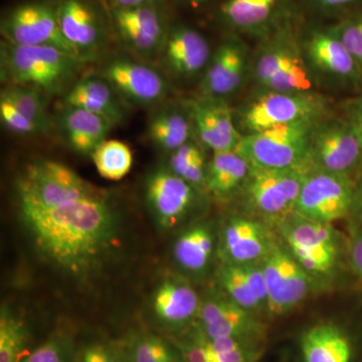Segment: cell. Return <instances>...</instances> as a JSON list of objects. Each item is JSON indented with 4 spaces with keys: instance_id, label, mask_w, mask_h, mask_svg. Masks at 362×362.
<instances>
[{
    "instance_id": "6da1fadb",
    "label": "cell",
    "mask_w": 362,
    "mask_h": 362,
    "mask_svg": "<svg viewBox=\"0 0 362 362\" xmlns=\"http://www.w3.org/2000/svg\"><path fill=\"white\" fill-rule=\"evenodd\" d=\"M40 256L71 277L96 271L120 239V216L108 192L93 187L47 206H18Z\"/></svg>"
},
{
    "instance_id": "7a4b0ae2",
    "label": "cell",
    "mask_w": 362,
    "mask_h": 362,
    "mask_svg": "<svg viewBox=\"0 0 362 362\" xmlns=\"http://www.w3.org/2000/svg\"><path fill=\"white\" fill-rule=\"evenodd\" d=\"M85 63L52 45H18L1 40L0 71L4 85L33 88L47 97L65 96Z\"/></svg>"
},
{
    "instance_id": "3957f363",
    "label": "cell",
    "mask_w": 362,
    "mask_h": 362,
    "mask_svg": "<svg viewBox=\"0 0 362 362\" xmlns=\"http://www.w3.org/2000/svg\"><path fill=\"white\" fill-rule=\"evenodd\" d=\"M317 123L286 124L247 133L235 150L255 168L285 169L306 165L310 136Z\"/></svg>"
},
{
    "instance_id": "277c9868",
    "label": "cell",
    "mask_w": 362,
    "mask_h": 362,
    "mask_svg": "<svg viewBox=\"0 0 362 362\" xmlns=\"http://www.w3.org/2000/svg\"><path fill=\"white\" fill-rule=\"evenodd\" d=\"M302 54L291 30L282 26L259 52L254 65L255 78L266 92L310 90L311 76Z\"/></svg>"
},
{
    "instance_id": "5b68a950",
    "label": "cell",
    "mask_w": 362,
    "mask_h": 362,
    "mask_svg": "<svg viewBox=\"0 0 362 362\" xmlns=\"http://www.w3.org/2000/svg\"><path fill=\"white\" fill-rule=\"evenodd\" d=\"M97 74L110 83L128 107L158 106L170 90L163 73L148 62L126 54H117L105 59Z\"/></svg>"
},
{
    "instance_id": "8992f818",
    "label": "cell",
    "mask_w": 362,
    "mask_h": 362,
    "mask_svg": "<svg viewBox=\"0 0 362 362\" xmlns=\"http://www.w3.org/2000/svg\"><path fill=\"white\" fill-rule=\"evenodd\" d=\"M2 40L18 45H52L71 56L59 21V0H30L9 9L0 23Z\"/></svg>"
},
{
    "instance_id": "52a82bcc",
    "label": "cell",
    "mask_w": 362,
    "mask_h": 362,
    "mask_svg": "<svg viewBox=\"0 0 362 362\" xmlns=\"http://www.w3.org/2000/svg\"><path fill=\"white\" fill-rule=\"evenodd\" d=\"M327 110L321 95L307 92H266L242 112V124L247 132L298 122H318Z\"/></svg>"
},
{
    "instance_id": "ba28073f",
    "label": "cell",
    "mask_w": 362,
    "mask_h": 362,
    "mask_svg": "<svg viewBox=\"0 0 362 362\" xmlns=\"http://www.w3.org/2000/svg\"><path fill=\"white\" fill-rule=\"evenodd\" d=\"M362 150L357 124L351 120L317 123L312 130L306 165L311 171L349 175Z\"/></svg>"
},
{
    "instance_id": "9c48e42d",
    "label": "cell",
    "mask_w": 362,
    "mask_h": 362,
    "mask_svg": "<svg viewBox=\"0 0 362 362\" xmlns=\"http://www.w3.org/2000/svg\"><path fill=\"white\" fill-rule=\"evenodd\" d=\"M310 171L306 165L285 169L251 166L243 185L247 204L267 216L294 213L298 197Z\"/></svg>"
},
{
    "instance_id": "30bf717a",
    "label": "cell",
    "mask_w": 362,
    "mask_h": 362,
    "mask_svg": "<svg viewBox=\"0 0 362 362\" xmlns=\"http://www.w3.org/2000/svg\"><path fill=\"white\" fill-rule=\"evenodd\" d=\"M354 197L356 187L349 175L310 171L304 181L293 214L331 225L351 213Z\"/></svg>"
},
{
    "instance_id": "8fae6325",
    "label": "cell",
    "mask_w": 362,
    "mask_h": 362,
    "mask_svg": "<svg viewBox=\"0 0 362 362\" xmlns=\"http://www.w3.org/2000/svg\"><path fill=\"white\" fill-rule=\"evenodd\" d=\"M110 21L117 39L136 58H159L170 28L164 6L110 9Z\"/></svg>"
},
{
    "instance_id": "7c38bea8",
    "label": "cell",
    "mask_w": 362,
    "mask_h": 362,
    "mask_svg": "<svg viewBox=\"0 0 362 362\" xmlns=\"http://www.w3.org/2000/svg\"><path fill=\"white\" fill-rule=\"evenodd\" d=\"M62 33L83 63L103 54L109 40V25L93 0H59Z\"/></svg>"
},
{
    "instance_id": "4fadbf2b",
    "label": "cell",
    "mask_w": 362,
    "mask_h": 362,
    "mask_svg": "<svg viewBox=\"0 0 362 362\" xmlns=\"http://www.w3.org/2000/svg\"><path fill=\"white\" fill-rule=\"evenodd\" d=\"M259 266L265 278L266 306L274 315L291 311L310 291V274L282 247L274 244Z\"/></svg>"
},
{
    "instance_id": "5bb4252c",
    "label": "cell",
    "mask_w": 362,
    "mask_h": 362,
    "mask_svg": "<svg viewBox=\"0 0 362 362\" xmlns=\"http://www.w3.org/2000/svg\"><path fill=\"white\" fill-rule=\"evenodd\" d=\"M197 192L168 165L154 169L145 181V199L163 228H175L189 214L197 202Z\"/></svg>"
},
{
    "instance_id": "9a60e30c",
    "label": "cell",
    "mask_w": 362,
    "mask_h": 362,
    "mask_svg": "<svg viewBox=\"0 0 362 362\" xmlns=\"http://www.w3.org/2000/svg\"><path fill=\"white\" fill-rule=\"evenodd\" d=\"M211 58V47L199 30L185 25H170L159 59L169 75L192 78L204 74Z\"/></svg>"
},
{
    "instance_id": "2e32d148",
    "label": "cell",
    "mask_w": 362,
    "mask_h": 362,
    "mask_svg": "<svg viewBox=\"0 0 362 362\" xmlns=\"http://www.w3.org/2000/svg\"><path fill=\"white\" fill-rule=\"evenodd\" d=\"M187 105L194 132L202 144L214 152L237 148L243 136L237 129L232 109L225 99L202 96Z\"/></svg>"
},
{
    "instance_id": "e0dca14e",
    "label": "cell",
    "mask_w": 362,
    "mask_h": 362,
    "mask_svg": "<svg viewBox=\"0 0 362 362\" xmlns=\"http://www.w3.org/2000/svg\"><path fill=\"white\" fill-rule=\"evenodd\" d=\"M246 69V47L238 37H226L211 54L202 74V96L225 99L233 95L242 85Z\"/></svg>"
},
{
    "instance_id": "ac0fdd59",
    "label": "cell",
    "mask_w": 362,
    "mask_h": 362,
    "mask_svg": "<svg viewBox=\"0 0 362 362\" xmlns=\"http://www.w3.org/2000/svg\"><path fill=\"white\" fill-rule=\"evenodd\" d=\"M197 317L199 330L209 339L235 338L246 342L262 332L252 312L235 304L230 298H211L202 302Z\"/></svg>"
},
{
    "instance_id": "d6986e66",
    "label": "cell",
    "mask_w": 362,
    "mask_h": 362,
    "mask_svg": "<svg viewBox=\"0 0 362 362\" xmlns=\"http://www.w3.org/2000/svg\"><path fill=\"white\" fill-rule=\"evenodd\" d=\"M273 246L270 233L263 223L250 218H230L221 233V254L226 264L261 263Z\"/></svg>"
},
{
    "instance_id": "ffe728a7",
    "label": "cell",
    "mask_w": 362,
    "mask_h": 362,
    "mask_svg": "<svg viewBox=\"0 0 362 362\" xmlns=\"http://www.w3.org/2000/svg\"><path fill=\"white\" fill-rule=\"evenodd\" d=\"M63 105L89 111L113 128L125 122L129 109L110 83L97 73L78 78L63 97Z\"/></svg>"
},
{
    "instance_id": "44dd1931",
    "label": "cell",
    "mask_w": 362,
    "mask_h": 362,
    "mask_svg": "<svg viewBox=\"0 0 362 362\" xmlns=\"http://www.w3.org/2000/svg\"><path fill=\"white\" fill-rule=\"evenodd\" d=\"M304 54L313 68L330 77L349 82L362 78L356 59L330 28L312 33L305 42Z\"/></svg>"
},
{
    "instance_id": "7402d4cb",
    "label": "cell",
    "mask_w": 362,
    "mask_h": 362,
    "mask_svg": "<svg viewBox=\"0 0 362 362\" xmlns=\"http://www.w3.org/2000/svg\"><path fill=\"white\" fill-rule=\"evenodd\" d=\"M54 128L76 153L92 156L113 126L101 117L78 107L62 104L54 117Z\"/></svg>"
},
{
    "instance_id": "603a6c76",
    "label": "cell",
    "mask_w": 362,
    "mask_h": 362,
    "mask_svg": "<svg viewBox=\"0 0 362 362\" xmlns=\"http://www.w3.org/2000/svg\"><path fill=\"white\" fill-rule=\"evenodd\" d=\"M288 0H226L218 9L223 25L238 32L263 33L284 13Z\"/></svg>"
},
{
    "instance_id": "cb8c5ba5",
    "label": "cell",
    "mask_w": 362,
    "mask_h": 362,
    "mask_svg": "<svg viewBox=\"0 0 362 362\" xmlns=\"http://www.w3.org/2000/svg\"><path fill=\"white\" fill-rule=\"evenodd\" d=\"M201 305L194 288L178 278L164 280L152 298L157 318L170 326H182L192 321L199 315Z\"/></svg>"
},
{
    "instance_id": "d4e9b609",
    "label": "cell",
    "mask_w": 362,
    "mask_h": 362,
    "mask_svg": "<svg viewBox=\"0 0 362 362\" xmlns=\"http://www.w3.org/2000/svg\"><path fill=\"white\" fill-rule=\"evenodd\" d=\"M147 132L150 141L169 154L190 141L194 128L188 105H158L150 116Z\"/></svg>"
},
{
    "instance_id": "484cf974",
    "label": "cell",
    "mask_w": 362,
    "mask_h": 362,
    "mask_svg": "<svg viewBox=\"0 0 362 362\" xmlns=\"http://www.w3.org/2000/svg\"><path fill=\"white\" fill-rule=\"evenodd\" d=\"M304 362H351L349 337L331 323L317 324L305 331L300 341Z\"/></svg>"
},
{
    "instance_id": "4316f807",
    "label": "cell",
    "mask_w": 362,
    "mask_h": 362,
    "mask_svg": "<svg viewBox=\"0 0 362 362\" xmlns=\"http://www.w3.org/2000/svg\"><path fill=\"white\" fill-rule=\"evenodd\" d=\"M251 165L235 150L214 152L209 163L206 192L223 199L243 187L249 176Z\"/></svg>"
},
{
    "instance_id": "83f0119b",
    "label": "cell",
    "mask_w": 362,
    "mask_h": 362,
    "mask_svg": "<svg viewBox=\"0 0 362 362\" xmlns=\"http://www.w3.org/2000/svg\"><path fill=\"white\" fill-rule=\"evenodd\" d=\"M214 233L209 223L190 226L175 240L173 256L177 265L189 273H202L213 257Z\"/></svg>"
},
{
    "instance_id": "f1b7e54d",
    "label": "cell",
    "mask_w": 362,
    "mask_h": 362,
    "mask_svg": "<svg viewBox=\"0 0 362 362\" xmlns=\"http://www.w3.org/2000/svg\"><path fill=\"white\" fill-rule=\"evenodd\" d=\"M1 93L42 130V134H47L54 129V117L49 110V98L44 93L20 85H4Z\"/></svg>"
},
{
    "instance_id": "f546056e",
    "label": "cell",
    "mask_w": 362,
    "mask_h": 362,
    "mask_svg": "<svg viewBox=\"0 0 362 362\" xmlns=\"http://www.w3.org/2000/svg\"><path fill=\"white\" fill-rule=\"evenodd\" d=\"M129 362H185L180 349L151 333H139L124 344Z\"/></svg>"
},
{
    "instance_id": "4dcf8cb0",
    "label": "cell",
    "mask_w": 362,
    "mask_h": 362,
    "mask_svg": "<svg viewBox=\"0 0 362 362\" xmlns=\"http://www.w3.org/2000/svg\"><path fill=\"white\" fill-rule=\"evenodd\" d=\"M90 157L98 173L106 180H122L132 168V151L119 140H105Z\"/></svg>"
},
{
    "instance_id": "1f68e13d",
    "label": "cell",
    "mask_w": 362,
    "mask_h": 362,
    "mask_svg": "<svg viewBox=\"0 0 362 362\" xmlns=\"http://www.w3.org/2000/svg\"><path fill=\"white\" fill-rule=\"evenodd\" d=\"M30 334L21 317L6 306L0 312V362H21L23 359Z\"/></svg>"
},
{
    "instance_id": "d6a6232c",
    "label": "cell",
    "mask_w": 362,
    "mask_h": 362,
    "mask_svg": "<svg viewBox=\"0 0 362 362\" xmlns=\"http://www.w3.org/2000/svg\"><path fill=\"white\" fill-rule=\"evenodd\" d=\"M218 281L228 297L246 310L252 312L263 306L247 281L243 265L223 264L218 272Z\"/></svg>"
},
{
    "instance_id": "836d02e7",
    "label": "cell",
    "mask_w": 362,
    "mask_h": 362,
    "mask_svg": "<svg viewBox=\"0 0 362 362\" xmlns=\"http://www.w3.org/2000/svg\"><path fill=\"white\" fill-rule=\"evenodd\" d=\"M292 256L305 271L315 275H327L337 266L339 249L338 246L288 247Z\"/></svg>"
},
{
    "instance_id": "e575fe53",
    "label": "cell",
    "mask_w": 362,
    "mask_h": 362,
    "mask_svg": "<svg viewBox=\"0 0 362 362\" xmlns=\"http://www.w3.org/2000/svg\"><path fill=\"white\" fill-rule=\"evenodd\" d=\"M71 340L66 335H52L21 362H75Z\"/></svg>"
},
{
    "instance_id": "d590c367",
    "label": "cell",
    "mask_w": 362,
    "mask_h": 362,
    "mask_svg": "<svg viewBox=\"0 0 362 362\" xmlns=\"http://www.w3.org/2000/svg\"><path fill=\"white\" fill-rule=\"evenodd\" d=\"M204 346L206 362L249 361L245 342L235 338L209 339L204 334Z\"/></svg>"
},
{
    "instance_id": "8d00e7d4",
    "label": "cell",
    "mask_w": 362,
    "mask_h": 362,
    "mask_svg": "<svg viewBox=\"0 0 362 362\" xmlns=\"http://www.w3.org/2000/svg\"><path fill=\"white\" fill-rule=\"evenodd\" d=\"M0 120L6 130L16 135L42 134V130L28 118L6 95L0 93Z\"/></svg>"
},
{
    "instance_id": "74e56055",
    "label": "cell",
    "mask_w": 362,
    "mask_h": 362,
    "mask_svg": "<svg viewBox=\"0 0 362 362\" xmlns=\"http://www.w3.org/2000/svg\"><path fill=\"white\" fill-rule=\"evenodd\" d=\"M330 28L356 59L362 73V13L352 14Z\"/></svg>"
},
{
    "instance_id": "f35d334b",
    "label": "cell",
    "mask_w": 362,
    "mask_h": 362,
    "mask_svg": "<svg viewBox=\"0 0 362 362\" xmlns=\"http://www.w3.org/2000/svg\"><path fill=\"white\" fill-rule=\"evenodd\" d=\"M75 362H129L124 345L109 341L93 342L76 354Z\"/></svg>"
},
{
    "instance_id": "ab89813d",
    "label": "cell",
    "mask_w": 362,
    "mask_h": 362,
    "mask_svg": "<svg viewBox=\"0 0 362 362\" xmlns=\"http://www.w3.org/2000/svg\"><path fill=\"white\" fill-rule=\"evenodd\" d=\"M202 156H204V153L202 147L192 139L171 152L168 168L176 175L183 178L190 168Z\"/></svg>"
},
{
    "instance_id": "60d3db41",
    "label": "cell",
    "mask_w": 362,
    "mask_h": 362,
    "mask_svg": "<svg viewBox=\"0 0 362 362\" xmlns=\"http://www.w3.org/2000/svg\"><path fill=\"white\" fill-rule=\"evenodd\" d=\"M314 6L325 13H337L349 11L361 0H311Z\"/></svg>"
},
{
    "instance_id": "b9f144b4",
    "label": "cell",
    "mask_w": 362,
    "mask_h": 362,
    "mask_svg": "<svg viewBox=\"0 0 362 362\" xmlns=\"http://www.w3.org/2000/svg\"><path fill=\"white\" fill-rule=\"evenodd\" d=\"M109 9H130L147 6H164V0H105Z\"/></svg>"
},
{
    "instance_id": "7bdbcfd3",
    "label": "cell",
    "mask_w": 362,
    "mask_h": 362,
    "mask_svg": "<svg viewBox=\"0 0 362 362\" xmlns=\"http://www.w3.org/2000/svg\"><path fill=\"white\" fill-rule=\"evenodd\" d=\"M350 259H351L352 268L356 275L362 279V233H359L352 243Z\"/></svg>"
},
{
    "instance_id": "ee69618b",
    "label": "cell",
    "mask_w": 362,
    "mask_h": 362,
    "mask_svg": "<svg viewBox=\"0 0 362 362\" xmlns=\"http://www.w3.org/2000/svg\"><path fill=\"white\" fill-rule=\"evenodd\" d=\"M349 115L352 122L362 125V95L349 104Z\"/></svg>"
},
{
    "instance_id": "f6af8a7d",
    "label": "cell",
    "mask_w": 362,
    "mask_h": 362,
    "mask_svg": "<svg viewBox=\"0 0 362 362\" xmlns=\"http://www.w3.org/2000/svg\"><path fill=\"white\" fill-rule=\"evenodd\" d=\"M351 211L362 218V185L361 187L356 188V197H354V207H352Z\"/></svg>"
},
{
    "instance_id": "bcb514c9",
    "label": "cell",
    "mask_w": 362,
    "mask_h": 362,
    "mask_svg": "<svg viewBox=\"0 0 362 362\" xmlns=\"http://www.w3.org/2000/svg\"><path fill=\"white\" fill-rule=\"evenodd\" d=\"M180 4L190 7H199L211 1V0H177Z\"/></svg>"
},
{
    "instance_id": "7dc6e473",
    "label": "cell",
    "mask_w": 362,
    "mask_h": 362,
    "mask_svg": "<svg viewBox=\"0 0 362 362\" xmlns=\"http://www.w3.org/2000/svg\"><path fill=\"white\" fill-rule=\"evenodd\" d=\"M358 128H359V135H361V150H362V125H358ZM361 163H362V157H361Z\"/></svg>"
}]
</instances>
